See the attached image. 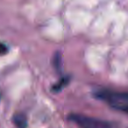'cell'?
I'll return each instance as SVG.
<instances>
[{
  "instance_id": "8992f818",
  "label": "cell",
  "mask_w": 128,
  "mask_h": 128,
  "mask_svg": "<svg viewBox=\"0 0 128 128\" xmlns=\"http://www.w3.org/2000/svg\"><path fill=\"white\" fill-rule=\"evenodd\" d=\"M7 50H8V48L6 45L0 43V54H4L7 52Z\"/></svg>"
},
{
  "instance_id": "7a4b0ae2",
  "label": "cell",
  "mask_w": 128,
  "mask_h": 128,
  "mask_svg": "<svg viewBox=\"0 0 128 128\" xmlns=\"http://www.w3.org/2000/svg\"><path fill=\"white\" fill-rule=\"evenodd\" d=\"M68 119L75 123L79 128H118L115 124L109 121L81 114H70Z\"/></svg>"
},
{
  "instance_id": "277c9868",
  "label": "cell",
  "mask_w": 128,
  "mask_h": 128,
  "mask_svg": "<svg viewBox=\"0 0 128 128\" xmlns=\"http://www.w3.org/2000/svg\"><path fill=\"white\" fill-rule=\"evenodd\" d=\"M53 65L57 71H60V68H62V56H60V54L59 52H56L54 54V56L53 58Z\"/></svg>"
},
{
  "instance_id": "3957f363",
  "label": "cell",
  "mask_w": 128,
  "mask_h": 128,
  "mask_svg": "<svg viewBox=\"0 0 128 128\" xmlns=\"http://www.w3.org/2000/svg\"><path fill=\"white\" fill-rule=\"evenodd\" d=\"M12 121L17 128H26L27 126L26 118V116L24 114L21 113L14 114Z\"/></svg>"
},
{
  "instance_id": "6da1fadb",
  "label": "cell",
  "mask_w": 128,
  "mask_h": 128,
  "mask_svg": "<svg viewBox=\"0 0 128 128\" xmlns=\"http://www.w3.org/2000/svg\"><path fill=\"white\" fill-rule=\"evenodd\" d=\"M94 96L110 105L112 108L123 112L128 115V93L112 90H98Z\"/></svg>"
},
{
  "instance_id": "5b68a950",
  "label": "cell",
  "mask_w": 128,
  "mask_h": 128,
  "mask_svg": "<svg viewBox=\"0 0 128 128\" xmlns=\"http://www.w3.org/2000/svg\"><path fill=\"white\" fill-rule=\"evenodd\" d=\"M68 79H70L68 77H65V78L62 79V80H60L58 84H56L55 85L53 86V89H52V90H53L54 92H58V91H60V90H62V88H63L64 86L66 85V84L68 82Z\"/></svg>"
}]
</instances>
